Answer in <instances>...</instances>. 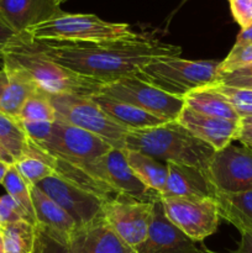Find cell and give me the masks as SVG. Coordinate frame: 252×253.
Wrapping results in <instances>:
<instances>
[{"label":"cell","mask_w":252,"mask_h":253,"mask_svg":"<svg viewBox=\"0 0 252 253\" xmlns=\"http://www.w3.org/2000/svg\"><path fill=\"white\" fill-rule=\"evenodd\" d=\"M20 220L30 221L21 207L9 194L0 195V221H1L2 227L11 222L20 221Z\"/></svg>","instance_id":"cell-34"},{"label":"cell","mask_w":252,"mask_h":253,"mask_svg":"<svg viewBox=\"0 0 252 253\" xmlns=\"http://www.w3.org/2000/svg\"><path fill=\"white\" fill-rule=\"evenodd\" d=\"M235 140L240 141L244 146L252 148V126H240Z\"/></svg>","instance_id":"cell-39"},{"label":"cell","mask_w":252,"mask_h":253,"mask_svg":"<svg viewBox=\"0 0 252 253\" xmlns=\"http://www.w3.org/2000/svg\"><path fill=\"white\" fill-rule=\"evenodd\" d=\"M19 123L21 124L29 140L35 145H42L51 136L53 123H47V121H19Z\"/></svg>","instance_id":"cell-35"},{"label":"cell","mask_w":252,"mask_h":253,"mask_svg":"<svg viewBox=\"0 0 252 253\" xmlns=\"http://www.w3.org/2000/svg\"><path fill=\"white\" fill-rule=\"evenodd\" d=\"M2 230V224H1V221H0V231H1Z\"/></svg>","instance_id":"cell-46"},{"label":"cell","mask_w":252,"mask_h":253,"mask_svg":"<svg viewBox=\"0 0 252 253\" xmlns=\"http://www.w3.org/2000/svg\"><path fill=\"white\" fill-rule=\"evenodd\" d=\"M99 94L131 104L165 121L177 120L184 108L183 98L170 95L136 76L105 83Z\"/></svg>","instance_id":"cell-8"},{"label":"cell","mask_w":252,"mask_h":253,"mask_svg":"<svg viewBox=\"0 0 252 253\" xmlns=\"http://www.w3.org/2000/svg\"><path fill=\"white\" fill-rule=\"evenodd\" d=\"M32 253H69V249L42 227L35 225V246Z\"/></svg>","instance_id":"cell-32"},{"label":"cell","mask_w":252,"mask_h":253,"mask_svg":"<svg viewBox=\"0 0 252 253\" xmlns=\"http://www.w3.org/2000/svg\"><path fill=\"white\" fill-rule=\"evenodd\" d=\"M125 155L136 177L148 189L160 195V198L163 197L166 193L168 177L167 163H162L161 161L156 160L146 153L140 152V151L126 150L125 148Z\"/></svg>","instance_id":"cell-23"},{"label":"cell","mask_w":252,"mask_h":253,"mask_svg":"<svg viewBox=\"0 0 252 253\" xmlns=\"http://www.w3.org/2000/svg\"><path fill=\"white\" fill-rule=\"evenodd\" d=\"M57 118L98 136L114 148H125L128 130L114 121L93 99V96L59 94L48 95Z\"/></svg>","instance_id":"cell-6"},{"label":"cell","mask_w":252,"mask_h":253,"mask_svg":"<svg viewBox=\"0 0 252 253\" xmlns=\"http://www.w3.org/2000/svg\"><path fill=\"white\" fill-rule=\"evenodd\" d=\"M9 61L24 69L40 90L48 95L72 94L93 96L105 83L64 68L40 51L34 40L19 34L1 52V62Z\"/></svg>","instance_id":"cell-2"},{"label":"cell","mask_w":252,"mask_h":253,"mask_svg":"<svg viewBox=\"0 0 252 253\" xmlns=\"http://www.w3.org/2000/svg\"><path fill=\"white\" fill-rule=\"evenodd\" d=\"M61 12L59 0H0V17L17 35Z\"/></svg>","instance_id":"cell-17"},{"label":"cell","mask_w":252,"mask_h":253,"mask_svg":"<svg viewBox=\"0 0 252 253\" xmlns=\"http://www.w3.org/2000/svg\"><path fill=\"white\" fill-rule=\"evenodd\" d=\"M37 147L52 157L66 161L84 170H88L94 161L114 148L98 136L76 127L59 118L52 124L48 140Z\"/></svg>","instance_id":"cell-7"},{"label":"cell","mask_w":252,"mask_h":253,"mask_svg":"<svg viewBox=\"0 0 252 253\" xmlns=\"http://www.w3.org/2000/svg\"><path fill=\"white\" fill-rule=\"evenodd\" d=\"M214 199L221 219L234 225L240 232L252 230V190L237 194L216 193Z\"/></svg>","instance_id":"cell-24"},{"label":"cell","mask_w":252,"mask_h":253,"mask_svg":"<svg viewBox=\"0 0 252 253\" xmlns=\"http://www.w3.org/2000/svg\"><path fill=\"white\" fill-rule=\"evenodd\" d=\"M24 34L41 41L98 42L132 37L136 32L127 24L109 22L93 14H68L62 11Z\"/></svg>","instance_id":"cell-5"},{"label":"cell","mask_w":252,"mask_h":253,"mask_svg":"<svg viewBox=\"0 0 252 253\" xmlns=\"http://www.w3.org/2000/svg\"><path fill=\"white\" fill-rule=\"evenodd\" d=\"M125 148L140 151L163 163L192 166L204 170L215 153L214 148L193 136L177 121L130 130L125 138Z\"/></svg>","instance_id":"cell-3"},{"label":"cell","mask_w":252,"mask_h":253,"mask_svg":"<svg viewBox=\"0 0 252 253\" xmlns=\"http://www.w3.org/2000/svg\"><path fill=\"white\" fill-rule=\"evenodd\" d=\"M0 253H5L4 240H2V235H1V232H0Z\"/></svg>","instance_id":"cell-44"},{"label":"cell","mask_w":252,"mask_h":253,"mask_svg":"<svg viewBox=\"0 0 252 253\" xmlns=\"http://www.w3.org/2000/svg\"><path fill=\"white\" fill-rule=\"evenodd\" d=\"M252 43V25H250L246 29H242L240 34L237 35L235 46H241V44Z\"/></svg>","instance_id":"cell-40"},{"label":"cell","mask_w":252,"mask_h":253,"mask_svg":"<svg viewBox=\"0 0 252 253\" xmlns=\"http://www.w3.org/2000/svg\"><path fill=\"white\" fill-rule=\"evenodd\" d=\"M0 143L15 161L21 158L30 148V140L17 119L0 111Z\"/></svg>","instance_id":"cell-26"},{"label":"cell","mask_w":252,"mask_h":253,"mask_svg":"<svg viewBox=\"0 0 252 253\" xmlns=\"http://www.w3.org/2000/svg\"><path fill=\"white\" fill-rule=\"evenodd\" d=\"M1 185L6 190V194H9L21 207V209L24 210L25 214L29 217L30 222H32L34 225L36 224L31 193H30V185L21 177V174H20L19 170L16 169L14 165H11V167L7 170Z\"/></svg>","instance_id":"cell-28"},{"label":"cell","mask_w":252,"mask_h":253,"mask_svg":"<svg viewBox=\"0 0 252 253\" xmlns=\"http://www.w3.org/2000/svg\"><path fill=\"white\" fill-rule=\"evenodd\" d=\"M10 167H11L10 163H6L4 162V161L0 160V184H2V182H4V178Z\"/></svg>","instance_id":"cell-42"},{"label":"cell","mask_w":252,"mask_h":253,"mask_svg":"<svg viewBox=\"0 0 252 253\" xmlns=\"http://www.w3.org/2000/svg\"><path fill=\"white\" fill-rule=\"evenodd\" d=\"M5 253H32L35 246V225L27 220L5 225L1 231Z\"/></svg>","instance_id":"cell-27"},{"label":"cell","mask_w":252,"mask_h":253,"mask_svg":"<svg viewBox=\"0 0 252 253\" xmlns=\"http://www.w3.org/2000/svg\"><path fill=\"white\" fill-rule=\"evenodd\" d=\"M167 169L166 193L161 198H215L216 190L210 182L207 170L172 162L167 163Z\"/></svg>","instance_id":"cell-20"},{"label":"cell","mask_w":252,"mask_h":253,"mask_svg":"<svg viewBox=\"0 0 252 253\" xmlns=\"http://www.w3.org/2000/svg\"><path fill=\"white\" fill-rule=\"evenodd\" d=\"M86 172L106 185L118 197L131 198L146 203L160 199V195L148 189L136 177L126 160L125 148H111L105 155L94 161Z\"/></svg>","instance_id":"cell-10"},{"label":"cell","mask_w":252,"mask_h":253,"mask_svg":"<svg viewBox=\"0 0 252 253\" xmlns=\"http://www.w3.org/2000/svg\"><path fill=\"white\" fill-rule=\"evenodd\" d=\"M14 166L30 185H37L46 178L56 174L46 153L32 142H30L29 151L15 161Z\"/></svg>","instance_id":"cell-25"},{"label":"cell","mask_w":252,"mask_h":253,"mask_svg":"<svg viewBox=\"0 0 252 253\" xmlns=\"http://www.w3.org/2000/svg\"><path fill=\"white\" fill-rule=\"evenodd\" d=\"M183 100L184 105L192 110L211 118L225 119L236 123H240L241 119L229 100L210 85L190 91L183 98Z\"/></svg>","instance_id":"cell-22"},{"label":"cell","mask_w":252,"mask_h":253,"mask_svg":"<svg viewBox=\"0 0 252 253\" xmlns=\"http://www.w3.org/2000/svg\"><path fill=\"white\" fill-rule=\"evenodd\" d=\"M160 200L166 217L193 241H204L217 230L221 217L214 198L167 197Z\"/></svg>","instance_id":"cell-9"},{"label":"cell","mask_w":252,"mask_h":253,"mask_svg":"<svg viewBox=\"0 0 252 253\" xmlns=\"http://www.w3.org/2000/svg\"><path fill=\"white\" fill-rule=\"evenodd\" d=\"M66 1H68V0H59V2H61V4H63V2H66Z\"/></svg>","instance_id":"cell-45"},{"label":"cell","mask_w":252,"mask_h":253,"mask_svg":"<svg viewBox=\"0 0 252 253\" xmlns=\"http://www.w3.org/2000/svg\"><path fill=\"white\" fill-rule=\"evenodd\" d=\"M93 99L114 121L126 127L128 131L155 127V126L162 125L165 123H169V121L162 120L142 109L136 108L131 104L108 98L101 94L93 95Z\"/></svg>","instance_id":"cell-21"},{"label":"cell","mask_w":252,"mask_h":253,"mask_svg":"<svg viewBox=\"0 0 252 253\" xmlns=\"http://www.w3.org/2000/svg\"><path fill=\"white\" fill-rule=\"evenodd\" d=\"M68 249L69 253H137L116 234L104 216L77 227Z\"/></svg>","instance_id":"cell-15"},{"label":"cell","mask_w":252,"mask_h":253,"mask_svg":"<svg viewBox=\"0 0 252 253\" xmlns=\"http://www.w3.org/2000/svg\"><path fill=\"white\" fill-rule=\"evenodd\" d=\"M30 193L36 220L35 225L68 246L69 240L77 229L76 221L37 185H30Z\"/></svg>","instance_id":"cell-19"},{"label":"cell","mask_w":252,"mask_h":253,"mask_svg":"<svg viewBox=\"0 0 252 253\" xmlns=\"http://www.w3.org/2000/svg\"><path fill=\"white\" fill-rule=\"evenodd\" d=\"M34 42L40 51L64 68L103 83L136 76L146 64L156 59L179 57L182 53L179 46L140 34L98 42Z\"/></svg>","instance_id":"cell-1"},{"label":"cell","mask_w":252,"mask_h":253,"mask_svg":"<svg viewBox=\"0 0 252 253\" xmlns=\"http://www.w3.org/2000/svg\"><path fill=\"white\" fill-rule=\"evenodd\" d=\"M249 66H252V43L241 44V46L234 44L226 58L222 59L220 63L219 76L231 73V72Z\"/></svg>","instance_id":"cell-31"},{"label":"cell","mask_w":252,"mask_h":253,"mask_svg":"<svg viewBox=\"0 0 252 253\" xmlns=\"http://www.w3.org/2000/svg\"><path fill=\"white\" fill-rule=\"evenodd\" d=\"M40 90L31 77L22 68L9 61L1 62L0 68V111L17 119L27 99Z\"/></svg>","instance_id":"cell-18"},{"label":"cell","mask_w":252,"mask_h":253,"mask_svg":"<svg viewBox=\"0 0 252 253\" xmlns=\"http://www.w3.org/2000/svg\"><path fill=\"white\" fill-rule=\"evenodd\" d=\"M175 121L193 136L214 148L215 152L231 145L240 130V123L211 118L185 105Z\"/></svg>","instance_id":"cell-16"},{"label":"cell","mask_w":252,"mask_h":253,"mask_svg":"<svg viewBox=\"0 0 252 253\" xmlns=\"http://www.w3.org/2000/svg\"><path fill=\"white\" fill-rule=\"evenodd\" d=\"M57 113L49 100L48 94L43 91H37L30 96L22 106L17 120L19 121H47L54 123Z\"/></svg>","instance_id":"cell-29"},{"label":"cell","mask_w":252,"mask_h":253,"mask_svg":"<svg viewBox=\"0 0 252 253\" xmlns=\"http://www.w3.org/2000/svg\"><path fill=\"white\" fill-rule=\"evenodd\" d=\"M198 244L166 217L161 200L157 199L153 204L147 237L135 250L137 253H212Z\"/></svg>","instance_id":"cell-14"},{"label":"cell","mask_w":252,"mask_h":253,"mask_svg":"<svg viewBox=\"0 0 252 253\" xmlns=\"http://www.w3.org/2000/svg\"><path fill=\"white\" fill-rule=\"evenodd\" d=\"M240 234H241V241H240L239 247L230 253H252V230H245Z\"/></svg>","instance_id":"cell-38"},{"label":"cell","mask_w":252,"mask_h":253,"mask_svg":"<svg viewBox=\"0 0 252 253\" xmlns=\"http://www.w3.org/2000/svg\"><path fill=\"white\" fill-rule=\"evenodd\" d=\"M231 14L240 27L246 29L252 25V0H229Z\"/></svg>","instance_id":"cell-36"},{"label":"cell","mask_w":252,"mask_h":253,"mask_svg":"<svg viewBox=\"0 0 252 253\" xmlns=\"http://www.w3.org/2000/svg\"><path fill=\"white\" fill-rule=\"evenodd\" d=\"M17 36L16 32L12 29H10L4 20L0 17V63H1V52L15 37Z\"/></svg>","instance_id":"cell-37"},{"label":"cell","mask_w":252,"mask_h":253,"mask_svg":"<svg viewBox=\"0 0 252 253\" xmlns=\"http://www.w3.org/2000/svg\"><path fill=\"white\" fill-rule=\"evenodd\" d=\"M210 86L219 91L234 106L240 118L252 115V90L249 89L232 88V86L210 84Z\"/></svg>","instance_id":"cell-30"},{"label":"cell","mask_w":252,"mask_h":253,"mask_svg":"<svg viewBox=\"0 0 252 253\" xmlns=\"http://www.w3.org/2000/svg\"><path fill=\"white\" fill-rule=\"evenodd\" d=\"M0 160L4 161V162H6V163H10V165H14L15 163V160L12 158V156L10 155V153L7 152L4 147H2L1 143H0Z\"/></svg>","instance_id":"cell-41"},{"label":"cell","mask_w":252,"mask_h":253,"mask_svg":"<svg viewBox=\"0 0 252 253\" xmlns=\"http://www.w3.org/2000/svg\"><path fill=\"white\" fill-rule=\"evenodd\" d=\"M153 204L155 202L116 197L104 203L103 216L128 246L136 249L148 235Z\"/></svg>","instance_id":"cell-12"},{"label":"cell","mask_w":252,"mask_h":253,"mask_svg":"<svg viewBox=\"0 0 252 253\" xmlns=\"http://www.w3.org/2000/svg\"><path fill=\"white\" fill-rule=\"evenodd\" d=\"M220 63L221 61L215 59L192 61L167 57L146 64L136 77L170 95L184 98L190 91L214 83Z\"/></svg>","instance_id":"cell-4"},{"label":"cell","mask_w":252,"mask_h":253,"mask_svg":"<svg viewBox=\"0 0 252 253\" xmlns=\"http://www.w3.org/2000/svg\"><path fill=\"white\" fill-rule=\"evenodd\" d=\"M216 193L237 194L252 190V148L229 145L216 151L207 169Z\"/></svg>","instance_id":"cell-11"},{"label":"cell","mask_w":252,"mask_h":253,"mask_svg":"<svg viewBox=\"0 0 252 253\" xmlns=\"http://www.w3.org/2000/svg\"><path fill=\"white\" fill-rule=\"evenodd\" d=\"M212 84L252 90V66L219 76Z\"/></svg>","instance_id":"cell-33"},{"label":"cell","mask_w":252,"mask_h":253,"mask_svg":"<svg viewBox=\"0 0 252 253\" xmlns=\"http://www.w3.org/2000/svg\"><path fill=\"white\" fill-rule=\"evenodd\" d=\"M37 187L76 221L77 227L84 226L103 216L105 200L59 175L54 174L46 178L40 182Z\"/></svg>","instance_id":"cell-13"},{"label":"cell","mask_w":252,"mask_h":253,"mask_svg":"<svg viewBox=\"0 0 252 253\" xmlns=\"http://www.w3.org/2000/svg\"><path fill=\"white\" fill-rule=\"evenodd\" d=\"M240 126H252V115L240 119Z\"/></svg>","instance_id":"cell-43"}]
</instances>
